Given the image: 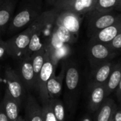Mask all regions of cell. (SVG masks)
Segmentation results:
<instances>
[{
	"instance_id": "obj_1",
	"label": "cell",
	"mask_w": 121,
	"mask_h": 121,
	"mask_svg": "<svg viewBox=\"0 0 121 121\" xmlns=\"http://www.w3.org/2000/svg\"><path fill=\"white\" fill-rule=\"evenodd\" d=\"M57 13L58 11L53 8L43 11L34 21V30L24 57H31L33 53L48 47L54 30Z\"/></svg>"
},
{
	"instance_id": "obj_5",
	"label": "cell",
	"mask_w": 121,
	"mask_h": 121,
	"mask_svg": "<svg viewBox=\"0 0 121 121\" xmlns=\"http://www.w3.org/2000/svg\"><path fill=\"white\" fill-rule=\"evenodd\" d=\"M80 84V72L74 62L66 63L64 84L66 93V101L71 108L75 106L78 86Z\"/></svg>"
},
{
	"instance_id": "obj_34",
	"label": "cell",
	"mask_w": 121,
	"mask_h": 121,
	"mask_svg": "<svg viewBox=\"0 0 121 121\" xmlns=\"http://www.w3.org/2000/svg\"><path fill=\"white\" fill-rule=\"evenodd\" d=\"M56 1H57V0H47V1H48L49 4H53Z\"/></svg>"
},
{
	"instance_id": "obj_15",
	"label": "cell",
	"mask_w": 121,
	"mask_h": 121,
	"mask_svg": "<svg viewBox=\"0 0 121 121\" xmlns=\"http://www.w3.org/2000/svg\"><path fill=\"white\" fill-rule=\"evenodd\" d=\"M24 86L29 89L35 87V76L31 57H23L17 72Z\"/></svg>"
},
{
	"instance_id": "obj_3",
	"label": "cell",
	"mask_w": 121,
	"mask_h": 121,
	"mask_svg": "<svg viewBox=\"0 0 121 121\" xmlns=\"http://www.w3.org/2000/svg\"><path fill=\"white\" fill-rule=\"evenodd\" d=\"M42 12V0H30L28 4L12 18L9 25V32L13 33L29 26Z\"/></svg>"
},
{
	"instance_id": "obj_14",
	"label": "cell",
	"mask_w": 121,
	"mask_h": 121,
	"mask_svg": "<svg viewBox=\"0 0 121 121\" xmlns=\"http://www.w3.org/2000/svg\"><path fill=\"white\" fill-rule=\"evenodd\" d=\"M114 65L115 63L113 61H109L92 69L89 77L88 86L105 84L110 76Z\"/></svg>"
},
{
	"instance_id": "obj_12",
	"label": "cell",
	"mask_w": 121,
	"mask_h": 121,
	"mask_svg": "<svg viewBox=\"0 0 121 121\" xmlns=\"http://www.w3.org/2000/svg\"><path fill=\"white\" fill-rule=\"evenodd\" d=\"M66 69V63L62 64L61 71L58 75L56 74L50 78L46 84V93L48 101L58 99L62 93L63 85L65 78V72Z\"/></svg>"
},
{
	"instance_id": "obj_4",
	"label": "cell",
	"mask_w": 121,
	"mask_h": 121,
	"mask_svg": "<svg viewBox=\"0 0 121 121\" xmlns=\"http://www.w3.org/2000/svg\"><path fill=\"white\" fill-rule=\"evenodd\" d=\"M34 28V22H32L24 31L6 41L8 55L16 59L24 57L29 45Z\"/></svg>"
},
{
	"instance_id": "obj_28",
	"label": "cell",
	"mask_w": 121,
	"mask_h": 121,
	"mask_svg": "<svg viewBox=\"0 0 121 121\" xmlns=\"http://www.w3.org/2000/svg\"><path fill=\"white\" fill-rule=\"evenodd\" d=\"M113 121H121V108H116V110L114 112V114L113 116Z\"/></svg>"
},
{
	"instance_id": "obj_16",
	"label": "cell",
	"mask_w": 121,
	"mask_h": 121,
	"mask_svg": "<svg viewBox=\"0 0 121 121\" xmlns=\"http://www.w3.org/2000/svg\"><path fill=\"white\" fill-rule=\"evenodd\" d=\"M121 32V19L117 23L105 28L90 38V42L108 44L118 33Z\"/></svg>"
},
{
	"instance_id": "obj_36",
	"label": "cell",
	"mask_w": 121,
	"mask_h": 121,
	"mask_svg": "<svg viewBox=\"0 0 121 121\" xmlns=\"http://www.w3.org/2000/svg\"><path fill=\"white\" fill-rule=\"evenodd\" d=\"M119 103H120V105H121V100H120Z\"/></svg>"
},
{
	"instance_id": "obj_26",
	"label": "cell",
	"mask_w": 121,
	"mask_h": 121,
	"mask_svg": "<svg viewBox=\"0 0 121 121\" xmlns=\"http://www.w3.org/2000/svg\"><path fill=\"white\" fill-rule=\"evenodd\" d=\"M109 48L114 51L118 52V51L121 50V32L118 33L108 44H107Z\"/></svg>"
},
{
	"instance_id": "obj_17",
	"label": "cell",
	"mask_w": 121,
	"mask_h": 121,
	"mask_svg": "<svg viewBox=\"0 0 121 121\" xmlns=\"http://www.w3.org/2000/svg\"><path fill=\"white\" fill-rule=\"evenodd\" d=\"M9 121H14L19 116L20 104L15 100L6 91L0 104Z\"/></svg>"
},
{
	"instance_id": "obj_20",
	"label": "cell",
	"mask_w": 121,
	"mask_h": 121,
	"mask_svg": "<svg viewBox=\"0 0 121 121\" xmlns=\"http://www.w3.org/2000/svg\"><path fill=\"white\" fill-rule=\"evenodd\" d=\"M118 108L112 98L107 97L102 106L96 111L93 121H110Z\"/></svg>"
},
{
	"instance_id": "obj_30",
	"label": "cell",
	"mask_w": 121,
	"mask_h": 121,
	"mask_svg": "<svg viewBox=\"0 0 121 121\" xmlns=\"http://www.w3.org/2000/svg\"><path fill=\"white\" fill-rule=\"evenodd\" d=\"M116 97H117L118 101H120V100L121 99V80L118 88L116 90Z\"/></svg>"
},
{
	"instance_id": "obj_8",
	"label": "cell",
	"mask_w": 121,
	"mask_h": 121,
	"mask_svg": "<svg viewBox=\"0 0 121 121\" xmlns=\"http://www.w3.org/2000/svg\"><path fill=\"white\" fill-rule=\"evenodd\" d=\"M97 0H57L53 5L58 11H67L80 16L89 14Z\"/></svg>"
},
{
	"instance_id": "obj_29",
	"label": "cell",
	"mask_w": 121,
	"mask_h": 121,
	"mask_svg": "<svg viewBox=\"0 0 121 121\" xmlns=\"http://www.w3.org/2000/svg\"><path fill=\"white\" fill-rule=\"evenodd\" d=\"M0 121H9L6 115L5 114L1 104H0Z\"/></svg>"
},
{
	"instance_id": "obj_18",
	"label": "cell",
	"mask_w": 121,
	"mask_h": 121,
	"mask_svg": "<svg viewBox=\"0 0 121 121\" xmlns=\"http://www.w3.org/2000/svg\"><path fill=\"white\" fill-rule=\"evenodd\" d=\"M16 0H5L0 6V35L9 25L14 15Z\"/></svg>"
},
{
	"instance_id": "obj_32",
	"label": "cell",
	"mask_w": 121,
	"mask_h": 121,
	"mask_svg": "<svg viewBox=\"0 0 121 121\" xmlns=\"http://www.w3.org/2000/svg\"><path fill=\"white\" fill-rule=\"evenodd\" d=\"M116 11H121V0H119V2H118V4L116 9Z\"/></svg>"
},
{
	"instance_id": "obj_25",
	"label": "cell",
	"mask_w": 121,
	"mask_h": 121,
	"mask_svg": "<svg viewBox=\"0 0 121 121\" xmlns=\"http://www.w3.org/2000/svg\"><path fill=\"white\" fill-rule=\"evenodd\" d=\"M42 108V116L44 121H57L49 103V101L44 103L41 107Z\"/></svg>"
},
{
	"instance_id": "obj_23",
	"label": "cell",
	"mask_w": 121,
	"mask_h": 121,
	"mask_svg": "<svg viewBox=\"0 0 121 121\" xmlns=\"http://www.w3.org/2000/svg\"><path fill=\"white\" fill-rule=\"evenodd\" d=\"M119 0H97L93 13H104L116 11Z\"/></svg>"
},
{
	"instance_id": "obj_35",
	"label": "cell",
	"mask_w": 121,
	"mask_h": 121,
	"mask_svg": "<svg viewBox=\"0 0 121 121\" xmlns=\"http://www.w3.org/2000/svg\"><path fill=\"white\" fill-rule=\"evenodd\" d=\"M4 1H5V0H0V6L3 4V2H4Z\"/></svg>"
},
{
	"instance_id": "obj_6",
	"label": "cell",
	"mask_w": 121,
	"mask_h": 121,
	"mask_svg": "<svg viewBox=\"0 0 121 121\" xmlns=\"http://www.w3.org/2000/svg\"><path fill=\"white\" fill-rule=\"evenodd\" d=\"M114 11L98 13H90L88 16V35L91 38L93 34L98 31L107 28L121 19V13H116Z\"/></svg>"
},
{
	"instance_id": "obj_37",
	"label": "cell",
	"mask_w": 121,
	"mask_h": 121,
	"mask_svg": "<svg viewBox=\"0 0 121 121\" xmlns=\"http://www.w3.org/2000/svg\"><path fill=\"white\" fill-rule=\"evenodd\" d=\"M113 121V118H112L111 119V121Z\"/></svg>"
},
{
	"instance_id": "obj_21",
	"label": "cell",
	"mask_w": 121,
	"mask_h": 121,
	"mask_svg": "<svg viewBox=\"0 0 121 121\" xmlns=\"http://www.w3.org/2000/svg\"><path fill=\"white\" fill-rule=\"evenodd\" d=\"M121 80V62L115 63L110 76L106 82L105 89L106 97H108L113 91H116Z\"/></svg>"
},
{
	"instance_id": "obj_13",
	"label": "cell",
	"mask_w": 121,
	"mask_h": 121,
	"mask_svg": "<svg viewBox=\"0 0 121 121\" xmlns=\"http://www.w3.org/2000/svg\"><path fill=\"white\" fill-rule=\"evenodd\" d=\"M89 90L88 108L91 112H96L102 106L106 97L104 84L88 86Z\"/></svg>"
},
{
	"instance_id": "obj_27",
	"label": "cell",
	"mask_w": 121,
	"mask_h": 121,
	"mask_svg": "<svg viewBox=\"0 0 121 121\" xmlns=\"http://www.w3.org/2000/svg\"><path fill=\"white\" fill-rule=\"evenodd\" d=\"M6 55H8L6 42L0 40V60H1Z\"/></svg>"
},
{
	"instance_id": "obj_2",
	"label": "cell",
	"mask_w": 121,
	"mask_h": 121,
	"mask_svg": "<svg viewBox=\"0 0 121 121\" xmlns=\"http://www.w3.org/2000/svg\"><path fill=\"white\" fill-rule=\"evenodd\" d=\"M82 16L67 12L58 11L54 30L58 38L64 43L72 45L79 36Z\"/></svg>"
},
{
	"instance_id": "obj_33",
	"label": "cell",
	"mask_w": 121,
	"mask_h": 121,
	"mask_svg": "<svg viewBox=\"0 0 121 121\" xmlns=\"http://www.w3.org/2000/svg\"><path fill=\"white\" fill-rule=\"evenodd\" d=\"M14 121H25V120H24L21 116H19L18 117V118H17L16 120H15Z\"/></svg>"
},
{
	"instance_id": "obj_22",
	"label": "cell",
	"mask_w": 121,
	"mask_h": 121,
	"mask_svg": "<svg viewBox=\"0 0 121 121\" xmlns=\"http://www.w3.org/2000/svg\"><path fill=\"white\" fill-rule=\"evenodd\" d=\"M46 50H47V48H45L33 53L31 55V64H32V67H33V69L34 72L36 82L38 76L39 74V72L41 71V69L43 66ZM35 85H36V83H35Z\"/></svg>"
},
{
	"instance_id": "obj_31",
	"label": "cell",
	"mask_w": 121,
	"mask_h": 121,
	"mask_svg": "<svg viewBox=\"0 0 121 121\" xmlns=\"http://www.w3.org/2000/svg\"><path fill=\"white\" fill-rule=\"evenodd\" d=\"M81 121H92V120H91V117L89 116L86 115V116H85L84 117L82 118Z\"/></svg>"
},
{
	"instance_id": "obj_24",
	"label": "cell",
	"mask_w": 121,
	"mask_h": 121,
	"mask_svg": "<svg viewBox=\"0 0 121 121\" xmlns=\"http://www.w3.org/2000/svg\"><path fill=\"white\" fill-rule=\"evenodd\" d=\"M53 113L57 121H66V112L63 104L58 99L49 100Z\"/></svg>"
},
{
	"instance_id": "obj_7",
	"label": "cell",
	"mask_w": 121,
	"mask_h": 121,
	"mask_svg": "<svg viewBox=\"0 0 121 121\" xmlns=\"http://www.w3.org/2000/svg\"><path fill=\"white\" fill-rule=\"evenodd\" d=\"M88 58L92 69L105 62L112 61L118 52L111 50L107 44L89 41L88 47Z\"/></svg>"
},
{
	"instance_id": "obj_10",
	"label": "cell",
	"mask_w": 121,
	"mask_h": 121,
	"mask_svg": "<svg viewBox=\"0 0 121 121\" xmlns=\"http://www.w3.org/2000/svg\"><path fill=\"white\" fill-rule=\"evenodd\" d=\"M47 50L51 60L56 66L60 61L67 59L71 54V45L62 42L58 38L55 30H53Z\"/></svg>"
},
{
	"instance_id": "obj_19",
	"label": "cell",
	"mask_w": 121,
	"mask_h": 121,
	"mask_svg": "<svg viewBox=\"0 0 121 121\" xmlns=\"http://www.w3.org/2000/svg\"><path fill=\"white\" fill-rule=\"evenodd\" d=\"M25 116V121H44L42 108L37 101L31 95H29L26 100Z\"/></svg>"
},
{
	"instance_id": "obj_11",
	"label": "cell",
	"mask_w": 121,
	"mask_h": 121,
	"mask_svg": "<svg viewBox=\"0 0 121 121\" xmlns=\"http://www.w3.org/2000/svg\"><path fill=\"white\" fill-rule=\"evenodd\" d=\"M4 76L6 83V91L21 104L24 95V85L17 72L8 67L5 69Z\"/></svg>"
},
{
	"instance_id": "obj_9",
	"label": "cell",
	"mask_w": 121,
	"mask_h": 121,
	"mask_svg": "<svg viewBox=\"0 0 121 121\" xmlns=\"http://www.w3.org/2000/svg\"><path fill=\"white\" fill-rule=\"evenodd\" d=\"M56 67L57 66L55 65L51 60L47 50L43 66L41 69L35 85V88L38 90L43 104L48 101L46 93V84L50 78L56 74Z\"/></svg>"
}]
</instances>
